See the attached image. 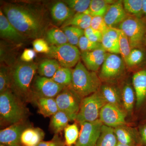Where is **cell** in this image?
I'll return each instance as SVG.
<instances>
[{
  "label": "cell",
  "mask_w": 146,
  "mask_h": 146,
  "mask_svg": "<svg viewBox=\"0 0 146 146\" xmlns=\"http://www.w3.org/2000/svg\"><path fill=\"white\" fill-rule=\"evenodd\" d=\"M4 13L11 23L26 37L37 39L44 30V18L41 13L27 5L8 4Z\"/></svg>",
  "instance_id": "1"
},
{
  "label": "cell",
  "mask_w": 146,
  "mask_h": 146,
  "mask_svg": "<svg viewBox=\"0 0 146 146\" xmlns=\"http://www.w3.org/2000/svg\"><path fill=\"white\" fill-rule=\"evenodd\" d=\"M28 110L23 101L9 89L0 94L1 126H9L25 121Z\"/></svg>",
  "instance_id": "2"
},
{
  "label": "cell",
  "mask_w": 146,
  "mask_h": 146,
  "mask_svg": "<svg viewBox=\"0 0 146 146\" xmlns=\"http://www.w3.org/2000/svg\"><path fill=\"white\" fill-rule=\"evenodd\" d=\"M101 85L96 73L89 70L80 60L73 70L71 88L83 98L99 91Z\"/></svg>",
  "instance_id": "3"
},
{
  "label": "cell",
  "mask_w": 146,
  "mask_h": 146,
  "mask_svg": "<svg viewBox=\"0 0 146 146\" xmlns=\"http://www.w3.org/2000/svg\"><path fill=\"white\" fill-rule=\"evenodd\" d=\"M37 68L35 63H24L16 65L11 71L13 93L24 102L31 101V84Z\"/></svg>",
  "instance_id": "4"
},
{
  "label": "cell",
  "mask_w": 146,
  "mask_h": 146,
  "mask_svg": "<svg viewBox=\"0 0 146 146\" xmlns=\"http://www.w3.org/2000/svg\"><path fill=\"white\" fill-rule=\"evenodd\" d=\"M107 104L100 91L84 98L76 121L80 125L99 119L102 108Z\"/></svg>",
  "instance_id": "5"
},
{
  "label": "cell",
  "mask_w": 146,
  "mask_h": 146,
  "mask_svg": "<svg viewBox=\"0 0 146 146\" xmlns=\"http://www.w3.org/2000/svg\"><path fill=\"white\" fill-rule=\"evenodd\" d=\"M118 29L127 36L131 50L141 46L146 33V23L142 18L128 16Z\"/></svg>",
  "instance_id": "6"
},
{
  "label": "cell",
  "mask_w": 146,
  "mask_h": 146,
  "mask_svg": "<svg viewBox=\"0 0 146 146\" xmlns=\"http://www.w3.org/2000/svg\"><path fill=\"white\" fill-rule=\"evenodd\" d=\"M82 98L70 86L66 87L55 98L59 111L66 113L72 121H76Z\"/></svg>",
  "instance_id": "7"
},
{
  "label": "cell",
  "mask_w": 146,
  "mask_h": 146,
  "mask_svg": "<svg viewBox=\"0 0 146 146\" xmlns=\"http://www.w3.org/2000/svg\"><path fill=\"white\" fill-rule=\"evenodd\" d=\"M47 54L57 60L61 67L66 68L76 66L81 58V53L78 48L69 43L60 46H51Z\"/></svg>",
  "instance_id": "8"
},
{
  "label": "cell",
  "mask_w": 146,
  "mask_h": 146,
  "mask_svg": "<svg viewBox=\"0 0 146 146\" xmlns=\"http://www.w3.org/2000/svg\"><path fill=\"white\" fill-rule=\"evenodd\" d=\"M125 63L118 54L107 53L99 75L101 80L110 82L119 78L124 73Z\"/></svg>",
  "instance_id": "9"
},
{
  "label": "cell",
  "mask_w": 146,
  "mask_h": 146,
  "mask_svg": "<svg viewBox=\"0 0 146 146\" xmlns=\"http://www.w3.org/2000/svg\"><path fill=\"white\" fill-rule=\"evenodd\" d=\"M127 113L122 107L110 104H106L102 108L99 119L103 125L115 128L127 125Z\"/></svg>",
  "instance_id": "10"
},
{
  "label": "cell",
  "mask_w": 146,
  "mask_h": 146,
  "mask_svg": "<svg viewBox=\"0 0 146 146\" xmlns=\"http://www.w3.org/2000/svg\"><path fill=\"white\" fill-rule=\"evenodd\" d=\"M103 125L99 119L81 124L79 136L74 146H96L100 136Z\"/></svg>",
  "instance_id": "11"
},
{
  "label": "cell",
  "mask_w": 146,
  "mask_h": 146,
  "mask_svg": "<svg viewBox=\"0 0 146 146\" xmlns=\"http://www.w3.org/2000/svg\"><path fill=\"white\" fill-rule=\"evenodd\" d=\"M35 92L33 99L39 97L55 98L66 87L60 85L51 78L38 76L35 82Z\"/></svg>",
  "instance_id": "12"
},
{
  "label": "cell",
  "mask_w": 146,
  "mask_h": 146,
  "mask_svg": "<svg viewBox=\"0 0 146 146\" xmlns=\"http://www.w3.org/2000/svg\"><path fill=\"white\" fill-rule=\"evenodd\" d=\"M30 127L26 121L7 127L0 131L1 144L7 146H23L21 143V134L27 128Z\"/></svg>",
  "instance_id": "13"
},
{
  "label": "cell",
  "mask_w": 146,
  "mask_h": 146,
  "mask_svg": "<svg viewBox=\"0 0 146 146\" xmlns=\"http://www.w3.org/2000/svg\"><path fill=\"white\" fill-rule=\"evenodd\" d=\"M127 16L122 1H117L110 5L103 17L108 27L115 28L116 26L119 25Z\"/></svg>",
  "instance_id": "14"
},
{
  "label": "cell",
  "mask_w": 146,
  "mask_h": 146,
  "mask_svg": "<svg viewBox=\"0 0 146 146\" xmlns=\"http://www.w3.org/2000/svg\"><path fill=\"white\" fill-rule=\"evenodd\" d=\"M107 54L106 51L101 48L91 52H82L81 58L86 68L89 71L96 72L102 67Z\"/></svg>",
  "instance_id": "15"
},
{
  "label": "cell",
  "mask_w": 146,
  "mask_h": 146,
  "mask_svg": "<svg viewBox=\"0 0 146 146\" xmlns=\"http://www.w3.org/2000/svg\"><path fill=\"white\" fill-rule=\"evenodd\" d=\"M0 36L1 38L16 43L25 41L26 37L11 23L1 10L0 12Z\"/></svg>",
  "instance_id": "16"
},
{
  "label": "cell",
  "mask_w": 146,
  "mask_h": 146,
  "mask_svg": "<svg viewBox=\"0 0 146 146\" xmlns=\"http://www.w3.org/2000/svg\"><path fill=\"white\" fill-rule=\"evenodd\" d=\"M132 84L136 94V106L138 108L146 100V69L138 71L133 74Z\"/></svg>",
  "instance_id": "17"
},
{
  "label": "cell",
  "mask_w": 146,
  "mask_h": 146,
  "mask_svg": "<svg viewBox=\"0 0 146 146\" xmlns=\"http://www.w3.org/2000/svg\"><path fill=\"white\" fill-rule=\"evenodd\" d=\"M118 143L126 145L141 146L139 133L127 125L120 126L114 128Z\"/></svg>",
  "instance_id": "18"
},
{
  "label": "cell",
  "mask_w": 146,
  "mask_h": 146,
  "mask_svg": "<svg viewBox=\"0 0 146 146\" xmlns=\"http://www.w3.org/2000/svg\"><path fill=\"white\" fill-rule=\"evenodd\" d=\"M102 44L106 52L120 54L117 28H108L102 33Z\"/></svg>",
  "instance_id": "19"
},
{
  "label": "cell",
  "mask_w": 146,
  "mask_h": 146,
  "mask_svg": "<svg viewBox=\"0 0 146 146\" xmlns=\"http://www.w3.org/2000/svg\"><path fill=\"white\" fill-rule=\"evenodd\" d=\"M37 106L38 112L45 117H52L59 111L54 98L39 97L33 99Z\"/></svg>",
  "instance_id": "20"
},
{
  "label": "cell",
  "mask_w": 146,
  "mask_h": 146,
  "mask_svg": "<svg viewBox=\"0 0 146 146\" xmlns=\"http://www.w3.org/2000/svg\"><path fill=\"white\" fill-rule=\"evenodd\" d=\"M45 133L41 129L29 127L21 134V141L23 146L37 145L43 141Z\"/></svg>",
  "instance_id": "21"
},
{
  "label": "cell",
  "mask_w": 146,
  "mask_h": 146,
  "mask_svg": "<svg viewBox=\"0 0 146 146\" xmlns=\"http://www.w3.org/2000/svg\"><path fill=\"white\" fill-rule=\"evenodd\" d=\"M99 91L107 103L120 107L123 106L121 93L115 86L108 84H102Z\"/></svg>",
  "instance_id": "22"
},
{
  "label": "cell",
  "mask_w": 146,
  "mask_h": 146,
  "mask_svg": "<svg viewBox=\"0 0 146 146\" xmlns=\"http://www.w3.org/2000/svg\"><path fill=\"white\" fill-rule=\"evenodd\" d=\"M51 14L54 21L58 23L66 22L74 15V11L64 3L59 2L51 8Z\"/></svg>",
  "instance_id": "23"
},
{
  "label": "cell",
  "mask_w": 146,
  "mask_h": 146,
  "mask_svg": "<svg viewBox=\"0 0 146 146\" xmlns=\"http://www.w3.org/2000/svg\"><path fill=\"white\" fill-rule=\"evenodd\" d=\"M70 116L65 112L58 111L52 115L50 121L51 130L55 134H58L68 125L69 122L72 121Z\"/></svg>",
  "instance_id": "24"
},
{
  "label": "cell",
  "mask_w": 146,
  "mask_h": 146,
  "mask_svg": "<svg viewBox=\"0 0 146 146\" xmlns=\"http://www.w3.org/2000/svg\"><path fill=\"white\" fill-rule=\"evenodd\" d=\"M123 107L127 114H131L136 102V96L133 87L127 84L123 87L121 92Z\"/></svg>",
  "instance_id": "25"
},
{
  "label": "cell",
  "mask_w": 146,
  "mask_h": 146,
  "mask_svg": "<svg viewBox=\"0 0 146 146\" xmlns=\"http://www.w3.org/2000/svg\"><path fill=\"white\" fill-rule=\"evenodd\" d=\"M115 1L111 0H92L89 9L84 13L91 17H104L111 4Z\"/></svg>",
  "instance_id": "26"
},
{
  "label": "cell",
  "mask_w": 146,
  "mask_h": 146,
  "mask_svg": "<svg viewBox=\"0 0 146 146\" xmlns=\"http://www.w3.org/2000/svg\"><path fill=\"white\" fill-rule=\"evenodd\" d=\"M118 141L114 128L103 125L96 146H117Z\"/></svg>",
  "instance_id": "27"
},
{
  "label": "cell",
  "mask_w": 146,
  "mask_h": 146,
  "mask_svg": "<svg viewBox=\"0 0 146 146\" xmlns=\"http://www.w3.org/2000/svg\"><path fill=\"white\" fill-rule=\"evenodd\" d=\"M92 17L84 13H76L69 20L65 22L63 27L67 26H72L82 29H85L91 26Z\"/></svg>",
  "instance_id": "28"
},
{
  "label": "cell",
  "mask_w": 146,
  "mask_h": 146,
  "mask_svg": "<svg viewBox=\"0 0 146 146\" xmlns=\"http://www.w3.org/2000/svg\"><path fill=\"white\" fill-rule=\"evenodd\" d=\"M60 67V64L55 59H46L40 63L38 72L42 76L52 78Z\"/></svg>",
  "instance_id": "29"
},
{
  "label": "cell",
  "mask_w": 146,
  "mask_h": 146,
  "mask_svg": "<svg viewBox=\"0 0 146 146\" xmlns=\"http://www.w3.org/2000/svg\"><path fill=\"white\" fill-rule=\"evenodd\" d=\"M72 72L70 68L61 67L51 79L58 84L68 87L72 84Z\"/></svg>",
  "instance_id": "30"
},
{
  "label": "cell",
  "mask_w": 146,
  "mask_h": 146,
  "mask_svg": "<svg viewBox=\"0 0 146 146\" xmlns=\"http://www.w3.org/2000/svg\"><path fill=\"white\" fill-rule=\"evenodd\" d=\"M122 1L126 12L131 14L132 16L141 18L143 14V0H124Z\"/></svg>",
  "instance_id": "31"
},
{
  "label": "cell",
  "mask_w": 146,
  "mask_h": 146,
  "mask_svg": "<svg viewBox=\"0 0 146 146\" xmlns=\"http://www.w3.org/2000/svg\"><path fill=\"white\" fill-rule=\"evenodd\" d=\"M46 39L52 46H60L68 43L64 32L60 29H52L47 32Z\"/></svg>",
  "instance_id": "32"
},
{
  "label": "cell",
  "mask_w": 146,
  "mask_h": 146,
  "mask_svg": "<svg viewBox=\"0 0 146 146\" xmlns=\"http://www.w3.org/2000/svg\"><path fill=\"white\" fill-rule=\"evenodd\" d=\"M63 31L67 37L69 44L76 46L82 36L84 35V30L76 27L67 26L63 27Z\"/></svg>",
  "instance_id": "33"
},
{
  "label": "cell",
  "mask_w": 146,
  "mask_h": 146,
  "mask_svg": "<svg viewBox=\"0 0 146 146\" xmlns=\"http://www.w3.org/2000/svg\"><path fill=\"white\" fill-rule=\"evenodd\" d=\"M65 143L66 146H72L75 145L78 140L80 131L76 123L68 125L64 130Z\"/></svg>",
  "instance_id": "34"
},
{
  "label": "cell",
  "mask_w": 146,
  "mask_h": 146,
  "mask_svg": "<svg viewBox=\"0 0 146 146\" xmlns=\"http://www.w3.org/2000/svg\"><path fill=\"white\" fill-rule=\"evenodd\" d=\"M117 31L119 35L120 54L123 60L125 62L131 51L130 44L127 36L122 31L117 28Z\"/></svg>",
  "instance_id": "35"
},
{
  "label": "cell",
  "mask_w": 146,
  "mask_h": 146,
  "mask_svg": "<svg viewBox=\"0 0 146 146\" xmlns=\"http://www.w3.org/2000/svg\"><path fill=\"white\" fill-rule=\"evenodd\" d=\"M65 3L71 9L76 13H84L89 9L91 0H68Z\"/></svg>",
  "instance_id": "36"
},
{
  "label": "cell",
  "mask_w": 146,
  "mask_h": 146,
  "mask_svg": "<svg viewBox=\"0 0 146 146\" xmlns=\"http://www.w3.org/2000/svg\"><path fill=\"white\" fill-rule=\"evenodd\" d=\"M11 87V73L5 67H1L0 70V94Z\"/></svg>",
  "instance_id": "37"
},
{
  "label": "cell",
  "mask_w": 146,
  "mask_h": 146,
  "mask_svg": "<svg viewBox=\"0 0 146 146\" xmlns=\"http://www.w3.org/2000/svg\"><path fill=\"white\" fill-rule=\"evenodd\" d=\"M78 46L82 52H91L95 50L103 48L101 43L92 42L84 35L82 36L80 39Z\"/></svg>",
  "instance_id": "38"
},
{
  "label": "cell",
  "mask_w": 146,
  "mask_h": 146,
  "mask_svg": "<svg viewBox=\"0 0 146 146\" xmlns=\"http://www.w3.org/2000/svg\"><path fill=\"white\" fill-rule=\"evenodd\" d=\"M144 54L139 48L131 50L130 54L128 57L125 63L128 67H133L140 64L143 60Z\"/></svg>",
  "instance_id": "39"
},
{
  "label": "cell",
  "mask_w": 146,
  "mask_h": 146,
  "mask_svg": "<svg viewBox=\"0 0 146 146\" xmlns=\"http://www.w3.org/2000/svg\"><path fill=\"white\" fill-rule=\"evenodd\" d=\"M90 27L102 33L109 28L106 23L104 17L100 16L92 17Z\"/></svg>",
  "instance_id": "40"
},
{
  "label": "cell",
  "mask_w": 146,
  "mask_h": 146,
  "mask_svg": "<svg viewBox=\"0 0 146 146\" xmlns=\"http://www.w3.org/2000/svg\"><path fill=\"white\" fill-rule=\"evenodd\" d=\"M34 50L37 52L48 54L50 51V47L47 42L42 38H37L33 43Z\"/></svg>",
  "instance_id": "41"
},
{
  "label": "cell",
  "mask_w": 146,
  "mask_h": 146,
  "mask_svg": "<svg viewBox=\"0 0 146 146\" xmlns=\"http://www.w3.org/2000/svg\"><path fill=\"white\" fill-rule=\"evenodd\" d=\"M37 146H66L65 141L59 138L58 134H55L53 138L50 141H42Z\"/></svg>",
  "instance_id": "42"
},
{
  "label": "cell",
  "mask_w": 146,
  "mask_h": 146,
  "mask_svg": "<svg viewBox=\"0 0 146 146\" xmlns=\"http://www.w3.org/2000/svg\"><path fill=\"white\" fill-rule=\"evenodd\" d=\"M36 55L35 51L31 49H26L24 51L21 56V59L25 62L32 61Z\"/></svg>",
  "instance_id": "43"
},
{
  "label": "cell",
  "mask_w": 146,
  "mask_h": 146,
  "mask_svg": "<svg viewBox=\"0 0 146 146\" xmlns=\"http://www.w3.org/2000/svg\"><path fill=\"white\" fill-rule=\"evenodd\" d=\"M102 36V33L96 31L86 37L92 42H96V43H101Z\"/></svg>",
  "instance_id": "44"
},
{
  "label": "cell",
  "mask_w": 146,
  "mask_h": 146,
  "mask_svg": "<svg viewBox=\"0 0 146 146\" xmlns=\"http://www.w3.org/2000/svg\"><path fill=\"white\" fill-rule=\"evenodd\" d=\"M139 135L141 146H146V123L140 128Z\"/></svg>",
  "instance_id": "45"
},
{
  "label": "cell",
  "mask_w": 146,
  "mask_h": 146,
  "mask_svg": "<svg viewBox=\"0 0 146 146\" xmlns=\"http://www.w3.org/2000/svg\"><path fill=\"white\" fill-rule=\"evenodd\" d=\"M143 14L146 16V0H143Z\"/></svg>",
  "instance_id": "46"
},
{
  "label": "cell",
  "mask_w": 146,
  "mask_h": 146,
  "mask_svg": "<svg viewBox=\"0 0 146 146\" xmlns=\"http://www.w3.org/2000/svg\"><path fill=\"white\" fill-rule=\"evenodd\" d=\"M117 146H140L139 145H123V144L119 143H118L117 145Z\"/></svg>",
  "instance_id": "47"
},
{
  "label": "cell",
  "mask_w": 146,
  "mask_h": 146,
  "mask_svg": "<svg viewBox=\"0 0 146 146\" xmlns=\"http://www.w3.org/2000/svg\"><path fill=\"white\" fill-rule=\"evenodd\" d=\"M145 44H146V33L145 35Z\"/></svg>",
  "instance_id": "48"
},
{
  "label": "cell",
  "mask_w": 146,
  "mask_h": 146,
  "mask_svg": "<svg viewBox=\"0 0 146 146\" xmlns=\"http://www.w3.org/2000/svg\"><path fill=\"white\" fill-rule=\"evenodd\" d=\"M0 146H7L5 145H3V144H1V145H0Z\"/></svg>",
  "instance_id": "49"
},
{
  "label": "cell",
  "mask_w": 146,
  "mask_h": 146,
  "mask_svg": "<svg viewBox=\"0 0 146 146\" xmlns=\"http://www.w3.org/2000/svg\"><path fill=\"white\" fill-rule=\"evenodd\" d=\"M38 146V145H35V146Z\"/></svg>",
  "instance_id": "50"
}]
</instances>
